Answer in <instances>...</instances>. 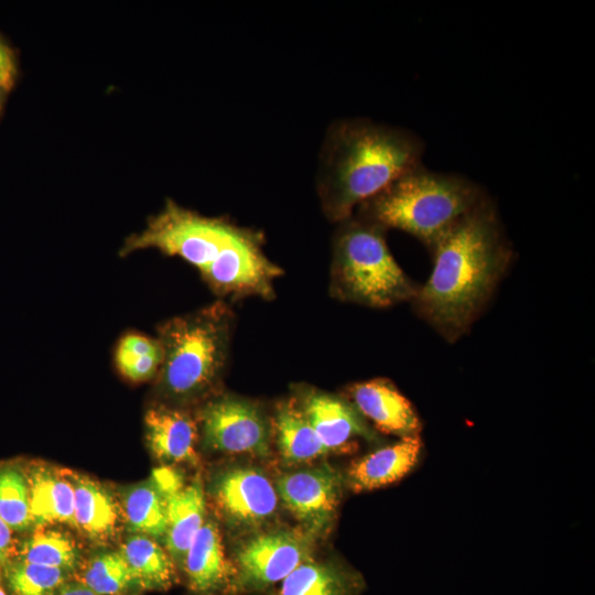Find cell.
<instances>
[{
  "mask_svg": "<svg viewBox=\"0 0 595 595\" xmlns=\"http://www.w3.org/2000/svg\"><path fill=\"white\" fill-rule=\"evenodd\" d=\"M122 512L131 532L164 540L167 527L166 504L152 476L126 491Z\"/></svg>",
  "mask_w": 595,
  "mask_h": 595,
  "instance_id": "obj_22",
  "label": "cell"
},
{
  "mask_svg": "<svg viewBox=\"0 0 595 595\" xmlns=\"http://www.w3.org/2000/svg\"><path fill=\"white\" fill-rule=\"evenodd\" d=\"M309 536L279 530L248 540L237 552L231 583L244 592L261 591L282 582L311 559Z\"/></svg>",
  "mask_w": 595,
  "mask_h": 595,
  "instance_id": "obj_7",
  "label": "cell"
},
{
  "mask_svg": "<svg viewBox=\"0 0 595 595\" xmlns=\"http://www.w3.org/2000/svg\"><path fill=\"white\" fill-rule=\"evenodd\" d=\"M2 91H3V89H2V88H0V101H1V94H2Z\"/></svg>",
  "mask_w": 595,
  "mask_h": 595,
  "instance_id": "obj_32",
  "label": "cell"
},
{
  "mask_svg": "<svg viewBox=\"0 0 595 595\" xmlns=\"http://www.w3.org/2000/svg\"><path fill=\"white\" fill-rule=\"evenodd\" d=\"M300 407L329 452L349 447L356 437L375 439L355 407L338 397L311 391L304 394Z\"/></svg>",
  "mask_w": 595,
  "mask_h": 595,
  "instance_id": "obj_13",
  "label": "cell"
},
{
  "mask_svg": "<svg viewBox=\"0 0 595 595\" xmlns=\"http://www.w3.org/2000/svg\"><path fill=\"white\" fill-rule=\"evenodd\" d=\"M67 571L18 560L7 567L14 595H54L64 585Z\"/></svg>",
  "mask_w": 595,
  "mask_h": 595,
  "instance_id": "obj_27",
  "label": "cell"
},
{
  "mask_svg": "<svg viewBox=\"0 0 595 595\" xmlns=\"http://www.w3.org/2000/svg\"><path fill=\"white\" fill-rule=\"evenodd\" d=\"M82 583L97 595H117L136 585L120 552H108L93 558L83 573Z\"/></svg>",
  "mask_w": 595,
  "mask_h": 595,
  "instance_id": "obj_26",
  "label": "cell"
},
{
  "mask_svg": "<svg viewBox=\"0 0 595 595\" xmlns=\"http://www.w3.org/2000/svg\"><path fill=\"white\" fill-rule=\"evenodd\" d=\"M363 588L364 581L356 572L310 559L281 582L275 595H358Z\"/></svg>",
  "mask_w": 595,
  "mask_h": 595,
  "instance_id": "obj_17",
  "label": "cell"
},
{
  "mask_svg": "<svg viewBox=\"0 0 595 595\" xmlns=\"http://www.w3.org/2000/svg\"><path fill=\"white\" fill-rule=\"evenodd\" d=\"M343 477L329 466L283 474L275 489L285 507L311 536H323L335 520Z\"/></svg>",
  "mask_w": 595,
  "mask_h": 595,
  "instance_id": "obj_9",
  "label": "cell"
},
{
  "mask_svg": "<svg viewBox=\"0 0 595 595\" xmlns=\"http://www.w3.org/2000/svg\"><path fill=\"white\" fill-rule=\"evenodd\" d=\"M19 560L69 571L77 563L78 549L68 534L42 528L21 544Z\"/></svg>",
  "mask_w": 595,
  "mask_h": 595,
  "instance_id": "obj_24",
  "label": "cell"
},
{
  "mask_svg": "<svg viewBox=\"0 0 595 595\" xmlns=\"http://www.w3.org/2000/svg\"><path fill=\"white\" fill-rule=\"evenodd\" d=\"M162 359L163 349L159 339L139 333L123 335L115 353L119 372L132 382H143L155 377Z\"/></svg>",
  "mask_w": 595,
  "mask_h": 595,
  "instance_id": "obj_23",
  "label": "cell"
},
{
  "mask_svg": "<svg viewBox=\"0 0 595 595\" xmlns=\"http://www.w3.org/2000/svg\"><path fill=\"white\" fill-rule=\"evenodd\" d=\"M232 313L223 302L173 317L159 327L163 359L158 378L162 392L190 400L207 392L225 368Z\"/></svg>",
  "mask_w": 595,
  "mask_h": 595,
  "instance_id": "obj_5",
  "label": "cell"
},
{
  "mask_svg": "<svg viewBox=\"0 0 595 595\" xmlns=\"http://www.w3.org/2000/svg\"><path fill=\"white\" fill-rule=\"evenodd\" d=\"M274 430L280 453L286 463H304L329 453L301 407L293 401L279 405Z\"/></svg>",
  "mask_w": 595,
  "mask_h": 595,
  "instance_id": "obj_20",
  "label": "cell"
},
{
  "mask_svg": "<svg viewBox=\"0 0 595 595\" xmlns=\"http://www.w3.org/2000/svg\"><path fill=\"white\" fill-rule=\"evenodd\" d=\"M488 197L473 181L426 170L422 164L357 207L356 217L385 230H402L430 249Z\"/></svg>",
  "mask_w": 595,
  "mask_h": 595,
  "instance_id": "obj_4",
  "label": "cell"
},
{
  "mask_svg": "<svg viewBox=\"0 0 595 595\" xmlns=\"http://www.w3.org/2000/svg\"><path fill=\"white\" fill-rule=\"evenodd\" d=\"M15 77L14 57L9 48L0 40V88L8 89L13 85Z\"/></svg>",
  "mask_w": 595,
  "mask_h": 595,
  "instance_id": "obj_28",
  "label": "cell"
},
{
  "mask_svg": "<svg viewBox=\"0 0 595 595\" xmlns=\"http://www.w3.org/2000/svg\"><path fill=\"white\" fill-rule=\"evenodd\" d=\"M136 585L145 589H166L175 575L172 558L153 538L136 534L128 538L120 549Z\"/></svg>",
  "mask_w": 595,
  "mask_h": 595,
  "instance_id": "obj_21",
  "label": "cell"
},
{
  "mask_svg": "<svg viewBox=\"0 0 595 595\" xmlns=\"http://www.w3.org/2000/svg\"><path fill=\"white\" fill-rule=\"evenodd\" d=\"M0 595H6L1 587H0Z\"/></svg>",
  "mask_w": 595,
  "mask_h": 595,
  "instance_id": "obj_31",
  "label": "cell"
},
{
  "mask_svg": "<svg viewBox=\"0 0 595 595\" xmlns=\"http://www.w3.org/2000/svg\"><path fill=\"white\" fill-rule=\"evenodd\" d=\"M0 518L17 531L33 523L28 478L13 466L0 467Z\"/></svg>",
  "mask_w": 595,
  "mask_h": 595,
  "instance_id": "obj_25",
  "label": "cell"
},
{
  "mask_svg": "<svg viewBox=\"0 0 595 595\" xmlns=\"http://www.w3.org/2000/svg\"><path fill=\"white\" fill-rule=\"evenodd\" d=\"M422 141L412 132L367 119H342L326 132L317 193L325 216L340 223L405 172L421 164Z\"/></svg>",
  "mask_w": 595,
  "mask_h": 595,
  "instance_id": "obj_3",
  "label": "cell"
},
{
  "mask_svg": "<svg viewBox=\"0 0 595 595\" xmlns=\"http://www.w3.org/2000/svg\"><path fill=\"white\" fill-rule=\"evenodd\" d=\"M349 393L355 409L379 431L399 437L419 435L422 424L416 411L388 379L355 383Z\"/></svg>",
  "mask_w": 595,
  "mask_h": 595,
  "instance_id": "obj_12",
  "label": "cell"
},
{
  "mask_svg": "<svg viewBox=\"0 0 595 595\" xmlns=\"http://www.w3.org/2000/svg\"><path fill=\"white\" fill-rule=\"evenodd\" d=\"M145 437L152 454L166 463H191L198 459V426L184 410L156 404L144 415Z\"/></svg>",
  "mask_w": 595,
  "mask_h": 595,
  "instance_id": "obj_14",
  "label": "cell"
},
{
  "mask_svg": "<svg viewBox=\"0 0 595 595\" xmlns=\"http://www.w3.org/2000/svg\"><path fill=\"white\" fill-rule=\"evenodd\" d=\"M212 493L220 512L237 526L261 524L278 507L275 486L261 470L252 467H234L220 473Z\"/></svg>",
  "mask_w": 595,
  "mask_h": 595,
  "instance_id": "obj_10",
  "label": "cell"
},
{
  "mask_svg": "<svg viewBox=\"0 0 595 595\" xmlns=\"http://www.w3.org/2000/svg\"><path fill=\"white\" fill-rule=\"evenodd\" d=\"M28 482L33 523L74 526L75 495L68 475L39 467L30 474Z\"/></svg>",
  "mask_w": 595,
  "mask_h": 595,
  "instance_id": "obj_18",
  "label": "cell"
},
{
  "mask_svg": "<svg viewBox=\"0 0 595 595\" xmlns=\"http://www.w3.org/2000/svg\"><path fill=\"white\" fill-rule=\"evenodd\" d=\"M262 235L223 217H207L169 199L120 253L156 249L194 266L219 296L271 299L282 273L262 248Z\"/></svg>",
  "mask_w": 595,
  "mask_h": 595,
  "instance_id": "obj_2",
  "label": "cell"
},
{
  "mask_svg": "<svg viewBox=\"0 0 595 595\" xmlns=\"http://www.w3.org/2000/svg\"><path fill=\"white\" fill-rule=\"evenodd\" d=\"M166 504V533L164 543L174 564L183 566L186 552L205 522V493L201 479L188 485L170 467L153 470Z\"/></svg>",
  "mask_w": 595,
  "mask_h": 595,
  "instance_id": "obj_11",
  "label": "cell"
},
{
  "mask_svg": "<svg viewBox=\"0 0 595 595\" xmlns=\"http://www.w3.org/2000/svg\"><path fill=\"white\" fill-rule=\"evenodd\" d=\"M432 273L411 301L447 342L466 334L483 313L511 260V247L487 198L431 249Z\"/></svg>",
  "mask_w": 595,
  "mask_h": 595,
  "instance_id": "obj_1",
  "label": "cell"
},
{
  "mask_svg": "<svg viewBox=\"0 0 595 595\" xmlns=\"http://www.w3.org/2000/svg\"><path fill=\"white\" fill-rule=\"evenodd\" d=\"M74 487V526L91 538L111 536L118 523V507L111 495L96 482L68 475Z\"/></svg>",
  "mask_w": 595,
  "mask_h": 595,
  "instance_id": "obj_19",
  "label": "cell"
},
{
  "mask_svg": "<svg viewBox=\"0 0 595 595\" xmlns=\"http://www.w3.org/2000/svg\"><path fill=\"white\" fill-rule=\"evenodd\" d=\"M205 444L212 450L266 456L269 426L260 408L251 401L221 396L208 401L199 412Z\"/></svg>",
  "mask_w": 595,
  "mask_h": 595,
  "instance_id": "obj_8",
  "label": "cell"
},
{
  "mask_svg": "<svg viewBox=\"0 0 595 595\" xmlns=\"http://www.w3.org/2000/svg\"><path fill=\"white\" fill-rule=\"evenodd\" d=\"M338 224L333 241V296L376 309L412 301L419 286L391 255L386 230L356 216Z\"/></svg>",
  "mask_w": 595,
  "mask_h": 595,
  "instance_id": "obj_6",
  "label": "cell"
},
{
  "mask_svg": "<svg viewBox=\"0 0 595 595\" xmlns=\"http://www.w3.org/2000/svg\"><path fill=\"white\" fill-rule=\"evenodd\" d=\"M182 567L191 588L199 594H213L231 583L234 566L225 556L215 522H204L186 552Z\"/></svg>",
  "mask_w": 595,
  "mask_h": 595,
  "instance_id": "obj_16",
  "label": "cell"
},
{
  "mask_svg": "<svg viewBox=\"0 0 595 595\" xmlns=\"http://www.w3.org/2000/svg\"><path fill=\"white\" fill-rule=\"evenodd\" d=\"M422 451L420 435L400 437L354 462L347 473V484L355 493H361L399 482L416 466Z\"/></svg>",
  "mask_w": 595,
  "mask_h": 595,
  "instance_id": "obj_15",
  "label": "cell"
},
{
  "mask_svg": "<svg viewBox=\"0 0 595 595\" xmlns=\"http://www.w3.org/2000/svg\"><path fill=\"white\" fill-rule=\"evenodd\" d=\"M12 550L11 529L0 518V562L8 560Z\"/></svg>",
  "mask_w": 595,
  "mask_h": 595,
  "instance_id": "obj_29",
  "label": "cell"
},
{
  "mask_svg": "<svg viewBox=\"0 0 595 595\" xmlns=\"http://www.w3.org/2000/svg\"><path fill=\"white\" fill-rule=\"evenodd\" d=\"M55 595H97L83 583L64 584Z\"/></svg>",
  "mask_w": 595,
  "mask_h": 595,
  "instance_id": "obj_30",
  "label": "cell"
}]
</instances>
